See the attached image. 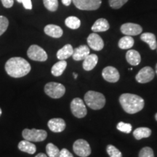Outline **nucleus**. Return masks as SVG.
Segmentation results:
<instances>
[{"label":"nucleus","mask_w":157,"mask_h":157,"mask_svg":"<svg viewBox=\"0 0 157 157\" xmlns=\"http://www.w3.org/2000/svg\"><path fill=\"white\" fill-rule=\"evenodd\" d=\"M66 67H67V62L65 60H60L52 66L51 73L55 76H60L63 73Z\"/></svg>","instance_id":"5701e85b"},{"label":"nucleus","mask_w":157,"mask_h":157,"mask_svg":"<svg viewBox=\"0 0 157 157\" xmlns=\"http://www.w3.org/2000/svg\"><path fill=\"white\" fill-rule=\"evenodd\" d=\"M44 7L50 12H56L58 8V0H43Z\"/></svg>","instance_id":"cd10ccee"},{"label":"nucleus","mask_w":157,"mask_h":157,"mask_svg":"<svg viewBox=\"0 0 157 157\" xmlns=\"http://www.w3.org/2000/svg\"><path fill=\"white\" fill-rule=\"evenodd\" d=\"M140 39L144 42L147 43L150 47L151 50H154L157 48V42L156 36L152 33H143L141 34Z\"/></svg>","instance_id":"4be33fe9"},{"label":"nucleus","mask_w":157,"mask_h":157,"mask_svg":"<svg viewBox=\"0 0 157 157\" xmlns=\"http://www.w3.org/2000/svg\"><path fill=\"white\" fill-rule=\"evenodd\" d=\"M9 25V21L7 17L0 15V36L7 31Z\"/></svg>","instance_id":"7c9ffc66"},{"label":"nucleus","mask_w":157,"mask_h":157,"mask_svg":"<svg viewBox=\"0 0 157 157\" xmlns=\"http://www.w3.org/2000/svg\"><path fill=\"white\" fill-rule=\"evenodd\" d=\"M71 111L74 117L78 119L84 118L87 115V111L84 101L81 98H76L71 103Z\"/></svg>","instance_id":"0eeeda50"},{"label":"nucleus","mask_w":157,"mask_h":157,"mask_svg":"<svg viewBox=\"0 0 157 157\" xmlns=\"http://www.w3.org/2000/svg\"><path fill=\"white\" fill-rule=\"evenodd\" d=\"M5 71L9 76L13 78H21L26 76L31 71V65L21 57L10 58L5 63Z\"/></svg>","instance_id":"f257e3e1"},{"label":"nucleus","mask_w":157,"mask_h":157,"mask_svg":"<svg viewBox=\"0 0 157 157\" xmlns=\"http://www.w3.org/2000/svg\"><path fill=\"white\" fill-rule=\"evenodd\" d=\"M74 152L80 157H87L91 154V148L87 141L83 139L76 140L73 145Z\"/></svg>","instance_id":"1a4fd4ad"},{"label":"nucleus","mask_w":157,"mask_h":157,"mask_svg":"<svg viewBox=\"0 0 157 157\" xmlns=\"http://www.w3.org/2000/svg\"><path fill=\"white\" fill-rule=\"evenodd\" d=\"M117 128L119 131L121 132L126 133V134H129L132 131V125L129 123H124L123 121H120L117 124Z\"/></svg>","instance_id":"c85d7f7f"},{"label":"nucleus","mask_w":157,"mask_h":157,"mask_svg":"<svg viewBox=\"0 0 157 157\" xmlns=\"http://www.w3.org/2000/svg\"><path fill=\"white\" fill-rule=\"evenodd\" d=\"M106 151L110 157H122L121 152L113 145H108Z\"/></svg>","instance_id":"c756f323"},{"label":"nucleus","mask_w":157,"mask_h":157,"mask_svg":"<svg viewBox=\"0 0 157 157\" xmlns=\"http://www.w3.org/2000/svg\"><path fill=\"white\" fill-rule=\"evenodd\" d=\"M49 129L53 132H61L66 129V122L60 118H54L49 120L48 123Z\"/></svg>","instance_id":"4468645a"},{"label":"nucleus","mask_w":157,"mask_h":157,"mask_svg":"<svg viewBox=\"0 0 157 157\" xmlns=\"http://www.w3.org/2000/svg\"><path fill=\"white\" fill-rule=\"evenodd\" d=\"M76 8L81 10H96L101 7L102 0H72Z\"/></svg>","instance_id":"6e6552de"},{"label":"nucleus","mask_w":157,"mask_h":157,"mask_svg":"<svg viewBox=\"0 0 157 157\" xmlns=\"http://www.w3.org/2000/svg\"><path fill=\"white\" fill-rule=\"evenodd\" d=\"M120 30L126 36H137L141 34L143 29L140 25L132 23H127L121 25Z\"/></svg>","instance_id":"9b49d317"},{"label":"nucleus","mask_w":157,"mask_h":157,"mask_svg":"<svg viewBox=\"0 0 157 157\" xmlns=\"http://www.w3.org/2000/svg\"><path fill=\"white\" fill-rule=\"evenodd\" d=\"M119 103L124 111L129 114L140 111L145 105L144 100L140 96L131 93H124L119 97Z\"/></svg>","instance_id":"f03ea898"},{"label":"nucleus","mask_w":157,"mask_h":157,"mask_svg":"<svg viewBox=\"0 0 157 157\" xmlns=\"http://www.w3.org/2000/svg\"><path fill=\"white\" fill-rule=\"evenodd\" d=\"M90 50L89 47L87 45H81L74 50L72 58L74 60L79 61V60H84L90 55Z\"/></svg>","instance_id":"2eb2a0df"},{"label":"nucleus","mask_w":157,"mask_h":157,"mask_svg":"<svg viewBox=\"0 0 157 157\" xmlns=\"http://www.w3.org/2000/svg\"><path fill=\"white\" fill-rule=\"evenodd\" d=\"M127 2H128V0H109L110 7L116 10L121 8Z\"/></svg>","instance_id":"2f4dec72"},{"label":"nucleus","mask_w":157,"mask_h":157,"mask_svg":"<svg viewBox=\"0 0 157 157\" xmlns=\"http://www.w3.org/2000/svg\"><path fill=\"white\" fill-rule=\"evenodd\" d=\"M134 39L131 36H125L119 39L118 46L121 50H128L132 48L134 45Z\"/></svg>","instance_id":"393cba45"},{"label":"nucleus","mask_w":157,"mask_h":157,"mask_svg":"<svg viewBox=\"0 0 157 157\" xmlns=\"http://www.w3.org/2000/svg\"><path fill=\"white\" fill-rule=\"evenodd\" d=\"M46 151L49 157H58L60 150L53 143H48L46 146Z\"/></svg>","instance_id":"bb28decb"},{"label":"nucleus","mask_w":157,"mask_h":157,"mask_svg":"<svg viewBox=\"0 0 157 157\" xmlns=\"http://www.w3.org/2000/svg\"><path fill=\"white\" fill-rule=\"evenodd\" d=\"M126 60L131 66H137L141 61L140 55L135 50H129L126 53Z\"/></svg>","instance_id":"6ab92c4d"},{"label":"nucleus","mask_w":157,"mask_h":157,"mask_svg":"<svg viewBox=\"0 0 157 157\" xmlns=\"http://www.w3.org/2000/svg\"><path fill=\"white\" fill-rule=\"evenodd\" d=\"M35 157H48L46 154H43V153H40V154H38Z\"/></svg>","instance_id":"4c0bfd02"},{"label":"nucleus","mask_w":157,"mask_h":157,"mask_svg":"<svg viewBox=\"0 0 157 157\" xmlns=\"http://www.w3.org/2000/svg\"><path fill=\"white\" fill-rule=\"evenodd\" d=\"M156 49H157V48H156Z\"/></svg>","instance_id":"37998d69"},{"label":"nucleus","mask_w":157,"mask_h":157,"mask_svg":"<svg viewBox=\"0 0 157 157\" xmlns=\"http://www.w3.org/2000/svg\"><path fill=\"white\" fill-rule=\"evenodd\" d=\"M1 2L4 7L6 8H10L14 4V0H1Z\"/></svg>","instance_id":"c9c22d12"},{"label":"nucleus","mask_w":157,"mask_h":157,"mask_svg":"<svg viewBox=\"0 0 157 157\" xmlns=\"http://www.w3.org/2000/svg\"><path fill=\"white\" fill-rule=\"evenodd\" d=\"M98 57L97 55L90 54L87 58H84L83 61L82 66H83L84 70L87 71H90L93 70L96 66V65L98 64Z\"/></svg>","instance_id":"f3484780"},{"label":"nucleus","mask_w":157,"mask_h":157,"mask_svg":"<svg viewBox=\"0 0 157 157\" xmlns=\"http://www.w3.org/2000/svg\"><path fill=\"white\" fill-rule=\"evenodd\" d=\"M102 76L105 81L111 82V83L117 82L120 77L118 70L113 66H107L104 68L102 71Z\"/></svg>","instance_id":"f8f14e48"},{"label":"nucleus","mask_w":157,"mask_h":157,"mask_svg":"<svg viewBox=\"0 0 157 157\" xmlns=\"http://www.w3.org/2000/svg\"><path fill=\"white\" fill-rule=\"evenodd\" d=\"M155 76V71L150 66H146L139 71L135 76V79L138 83L146 84L152 81Z\"/></svg>","instance_id":"9d476101"},{"label":"nucleus","mask_w":157,"mask_h":157,"mask_svg":"<svg viewBox=\"0 0 157 157\" xmlns=\"http://www.w3.org/2000/svg\"><path fill=\"white\" fill-rule=\"evenodd\" d=\"M139 157H154V151L150 147H144L139 153Z\"/></svg>","instance_id":"473e14b6"},{"label":"nucleus","mask_w":157,"mask_h":157,"mask_svg":"<svg viewBox=\"0 0 157 157\" xmlns=\"http://www.w3.org/2000/svg\"><path fill=\"white\" fill-rule=\"evenodd\" d=\"M65 24L71 29H77L81 25V21L75 16H69L65 20Z\"/></svg>","instance_id":"a878e982"},{"label":"nucleus","mask_w":157,"mask_h":157,"mask_svg":"<svg viewBox=\"0 0 157 157\" xmlns=\"http://www.w3.org/2000/svg\"><path fill=\"white\" fill-rule=\"evenodd\" d=\"M84 101L87 106L93 110L103 109L105 104V98L103 94L95 91H88L84 95Z\"/></svg>","instance_id":"7ed1b4c3"},{"label":"nucleus","mask_w":157,"mask_h":157,"mask_svg":"<svg viewBox=\"0 0 157 157\" xmlns=\"http://www.w3.org/2000/svg\"><path fill=\"white\" fill-rule=\"evenodd\" d=\"M2 109H0V117H1V115H2Z\"/></svg>","instance_id":"79ce46f5"},{"label":"nucleus","mask_w":157,"mask_h":157,"mask_svg":"<svg viewBox=\"0 0 157 157\" xmlns=\"http://www.w3.org/2000/svg\"><path fill=\"white\" fill-rule=\"evenodd\" d=\"M58 157H74V156L68 149L63 148L61 151H60Z\"/></svg>","instance_id":"f704fd0d"},{"label":"nucleus","mask_w":157,"mask_h":157,"mask_svg":"<svg viewBox=\"0 0 157 157\" xmlns=\"http://www.w3.org/2000/svg\"><path fill=\"white\" fill-rule=\"evenodd\" d=\"M73 75L74 76V78L76 79V78H77V77H78V74H76V73H73Z\"/></svg>","instance_id":"58836bf2"},{"label":"nucleus","mask_w":157,"mask_h":157,"mask_svg":"<svg viewBox=\"0 0 157 157\" xmlns=\"http://www.w3.org/2000/svg\"><path fill=\"white\" fill-rule=\"evenodd\" d=\"M155 72H156V75H157V64L156 65V71H155Z\"/></svg>","instance_id":"a19ab883"},{"label":"nucleus","mask_w":157,"mask_h":157,"mask_svg":"<svg viewBox=\"0 0 157 157\" xmlns=\"http://www.w3.org/2000/svg\"><path fill=\"white\" fill-rule=\"evenodd\" d=\"M87 44L90 48L95 51H101L104 48L103 39L95 32L90 34L87 37Z\"/></svg>","instance_id":"ddd939ff"},{"label":"nucleus","mask_w":157,"mask_h":157,"mask_svg":"<svg viewBox=\"0 0 157 157\" xmlns=\"http://www.w3.org/2000/svg\"><path fill=\"white\" fill-rule=\"evenodd\" d=\"M73 52L74 49L71 44H67L57 52V58L60 60H66L67 58H70L71 56H72Z\"/></svg>","instance_id":"aec40b11"},{"label":"nucleus","mask_w":157,"mask_h":157,"mask_svg":"<svg viewBox=\"0 0 157 157\" xmlns=\"http://www.w3.org/2000/svg\"><path fill=\"white\" fill-rule=\"evenodd\" d=\"M27 56L31 60L35 61L44 62L48 60V54L44 49L36 44L31 45L27 51Z\"/></svg>","instance_id":"423d86ee"},{"label":"nucleus","mask_w":157,"mask_h":157,"mask_svg":"<svg viewBox=\"0 0 157 157\" xmlns=\"http://www.w3.org/2000/svg\"><path fill=\"white\" fill-rule=\"evenodd\" d=\"M17 2L22 3L23 7L26 10H31L32 9V2H31V0H17Z\"/></svg>","instance_id":"72a5a7b5"},{"label":"nucleus","mask_w":157,"mask_h":157,"mask_svg":"<svg viewBox=\"0 0 157 157\" xmlns=\"http://www.w3.org/2000/svg\"><path fill=\"white\" fill-rule=\"evenodd\" d=\"M110 25L106 19L99 18L95 21V23L92 26V31L94 32H103L106 31L109 29Z\"/></svg>","instance_id":"a211bd4d"},{"label":"nucleus","mask_w":157,"mask_h":157,"mask_svg":"<svg viewBox=\"0 0 157 157\" xmlns=\"http://www.w3.org/2000/svg\"><path fill=\"white\" fill-rule=\"evenodd\" d=\"M44 93L49 97L58 99L64 95L66 87L62 84L58 82H49L44 86Z\"/></svg>","instance_id":"39448f33"},{"label":"nucleus","mask_w":157,"mask_h":157,"mask_svg":"<svg viewBox=\"0 0 157 157\" xmlns=\"http://www.w3.org/2000/svg\"><path fill=\"white\" fill-rule=\"evenodd\" d=\"M22 136L24 140L30 142H42L48 137V133L44 129H24L22 132Z\"/></svg>","instance_id":"20e7f679"},{"label":"nucleus","mask_w":157,"mask_h":157,"mask_svg":"<svg viewBox=\"0 0 157 157\" xmlns=\"http://www.w3.org/2000/svg\"><path fill=\"white\" fill-rule=\"evenodd\" d=\"M18 148L21 151L29 154H34L36 151V147L30 141L23 140L19 143Z\"/></svg>","instance_id":"412c9836"},{"label":"nucleus","mask_w":157,"mask_h":157,"mask_svg":"<svg viewBox=\"0 0 157 157\" xmlns=\"http://www.w3.org/2000/svg\"><path fill=\"white\" fill-rule=\"evenodd\" d=\"M44 33L52 38H60L63 34V29L60 26L54 24L47 25L44 29Z\"/></svg>","instance_id":"dca6fc26"},{"label":"nucleus","mask_w":157,"mask_h":157,"mask_svg":"<svg viewBox=\"0 0 157 157\" xmlns=\"http://www.w3.org/2000/svg\"><path fill=\"white\" fill-rule=\"evenodd\" d=\"M61 1L65 6H69L71 4L72 0H61Z\"/></svg>","instance_id":"e433bc0d"},{"label":"nucleus","mask_w":157,"mask_h":157,"mask_svg":"<svg viewBox=\"0 0 157 157\" xmlns=\"http://www.w3.org/2000/svg\"><path fill=\"white\" fill-rule=\"evenodd\" d=\"M155 119H156V120L157 121V113L155 114Z\"/></svg>","instance_id":"ea45409f"},{"label":"nucleus","mask_w":157,"mask_h":157,"mask_svg":"<svg viewBox=\"0 0 157 157\" xmlns=\"http://www.w3.org/2000/svg\"><path fill=\"white\" fill-rule=\"evenodd\" d=\"M151 135V129L148 127H138L133 132V135L137 140L150 137Z\"/></svg>","instance_id":"b1692460"}]
</instances>
